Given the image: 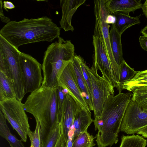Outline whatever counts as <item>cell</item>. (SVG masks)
Instances as JSON below:
<instances>
[{
  "label": "cell",
  "mask_w": 147,
  "mask_h": 147,
  "mask_svg": "<svg viewBox=\"0 0 147 147\" xmlns=\"http://www.w3.org/2000/svg\"><path fill=\"white\" fill-rule=\"evenodd\" d=\"M61 28L46 16L17 21H10L0 30V35L18 49L22 45L52 42L60 36Z\"/></svg>",
  "instance_id": "6da1fadb"
},
{
  "label": "cell",
  "mask_w": 147,
  "mask_h": 147,
  "mask_svg": "<svg viewBox=\"0 0 147 147\" xmlns=\"http://www.w3.org/2000/svg\"><path fill=\"white\" fill-rule=\"evenodd\" d=\"M132 93L119 92L109 96L105 102L100 117L93 121L95 130H98L96 141L98 147H111L118 141L122 119Z\"/></svg>",
  "instance_id": "7a4b0ae2"
},
{
  "label": "cell",
  "mask_w": 147,
  "mask_h": 147,
  "mask_svg": "<svg viewBox=\"0 0 147 147\" xmlns=\"http://www.w3.org/2000/svg\"><path fill=\"white\" fill-rule=\"evenodd\" d=\"M57 87L41 86L30 93L24 104L25 111L38 120L40 125L42 141L57 123Z\"/></svg>",
  "instance_id": "3957f363"
},
{
  "label": "cell",
  "mask_w": 147,
  "mask_h": 147,
  "mask_svg": "<svg viewBox=\"0 0 147 147\" xmlns=\"http://www.w3.org/2000/svg\"><path fill=\"white\" fill-rule=\"evenodd\" d=\"M58 38L47 47L42 64V85L48 87L58 86L59 78L75 55L74 46L70 40H65L60 36Z\"/></svg>",
  "instance_id": "277c9868"
},
{
  "label": "cell",
  "mask_w": 147,
  "mask_h": 147,
  "mask_svg": "<svg viewBox=\"0 0 147 147\" xmlns=\"http://www.w3.org/2000/svg\"><path fill=\"white\" fill-rule=\"evenodd\" d=\"M20 51L0 35V71L11 82L16 98L22 102L24 96V83L20 61Z\"/></svg>",
  "instance_id": "5b68a950"
},
{
  "label": "cell",
  "mask_w": 147,
  "mask_h": 147,
  "mask_svg": "<svg viewBox=\"0 0 147 147\" xmlns=\"http://www.w3.org/2000/svg\"><path fill=\"white\" fill-rule=\"evenodd\" d=\"M94 11L95 24L93 35L100 41L104 48L113 69L116 81L119 82L120 65L116 62L111 46L109 27L106 22L107 16L109 14L105 5V0H95Z\"/></svg>",
  "instance_id": "8992f818"
},
{
  "label": "cell",
  "mask_w": 147,
  "mask_h": 147,
  "mask_svg": "<svg viewBox=\"0 0 147 147\" xmlns=\"http://www.w3.org/2000/svg\"><path fill=\"white\" fill-rule=\"evenodd\" d=\"M86 67L92 86L94 118H98L101 115L105 101L109 96H114V88L98 75L97 70L93 66L89 68L86 65Z\"/></svg>",
  "instance_id": "52a82bcc"
},
{
  "label": "cell",
  "mask_w": 147,
  "mask_h": 147,
  "mask_svg": "<svg viewBox=\"0 0 147 147\" xmlns=\"http://www.w3.org/2000/svg\"><path fill=\"white\" fill-rule=\"evenodd\" d=\"M20 61L24 83V94L30 93L42 86V65L31 55L20 52Z\"/></svg>",
  "instance_id": "ba28073f"
},
{
  "label": "cell",
  "mask_w": 147,
  "mask_h": 147,
  "mask_svg": "<svg viewBox=\"0 0 147 147\" xmlns=\"http://www.w3.org/2000/svg\"><path fill=\"white\" fill-rule=\"evenodd\" d=\"M147 126V112L131 98L123 116L120 131L128 134H133Z\"/></svg>",
  "instance_id": "9c48e42d"
},
{
  "label": "cell",
  "mask_w": 147,
  "mask_h": 147,
  "mask_svg": "<svg viewBox=\"0 0 147 147\" xmlns=\"http://www.w3.org/2000/svg\"><path fill=\"white\" fill-rule=\"evenodd\" d=\"M92 44L94 48L92 65L100 71L102 77L110 84L118 90V86L105 50L100 40L93 35Z\"/></svg>",
  "instance_id": "30bf717a"
},
{
  "label": "cell",
  "mask_w": 147,
  "mask_h": 147,
  "mask_svg": "<svg viewBox=\"0 0 147 147\" xmlns=\"http://www.w3.org/2000/svg\"><path fill=\"white\" fill-rule=\"evenodd\" d=\"M58 86L68 91V94L82 109L90 112L77 83L72 62L67 65L61 74L58 80Z\"/></svg>",
  "instance_id": "8fae6325"
},
{
  "label": "cell",
  "mask_w": 147,
  "mask_h": 147,
  "mask_svg": "<svg viewBox=\"0 0 147 147\" xmlns=\"http://www.w3.org/2000/svg\"><path fill=\"white\" fill-rule=\"evenodd\" d=\"M0 109L4 116H10L18 122L27 133L30 126L24 104L16 98L9 99L0 102Z\"/></svg>",
  "instance_id": "7c38bea8"
},
{
  "label": "cell",
  "mask_w": 147,
  "mask_h": 147,
  "mask_svg": "<svg viewBox=\"0 0 147 147\" xmlns=\"http://www.w3.org/2000/svg\"><path fill=\"white\" fill-rule=\"evenodd\" d=\"M78 107L71 96L68 94H66L60 125L61 132L66 143Z\"/></svg>",
  "instance_id": "4fadbf2b"
},
{
  "label": "cell",
  "mask_w": 147,
  "mask_h": 147,
  "mask_svg": "<svg viewBox=\"0 0 147 147\" xmlns=\"http://www.w3.org/2000/svg\"><path fill=\"white\" fill-rule=\"evenodd\" d=\"M86 0H61L60 5L62 16L59 22L60 28L65 32H73L74 28L71 24L73 16L78 8Z\"/></svg>",
  "instance_id": "5bb4252c"
},
{
  "label": "cell",
  "mask_w": 147,
  "mask_h": 147,
  "mask_svg": "<svg viewBox=\"0 0 147 147\" xmlns=\"http://www.w3.org/2000/svg\"><path fill=\"white\" fill-rule=\"evenodd\" d=\"M105 5L109 14L119 12L129 15L130 12L141 8V0H105Z\"/></svg>",
  "instance_id": "9a60e30c"
},
{
  "label": "cell",
  "mask_w": 147,
  "mask_h": 147,
  "mask_svg": "<svg viewBox=\"0 0 147 147\" xmlns=\"http://www.w3.org/2000/svg\"><path fill=\"white\" fill-rule=\"evenodd\" d=\"M80 55H75L72 61L73 68L79 88L90 111H93L91 96L84 79L81 68Z\"/></svg>",
  "instance_id": "2e32d148"
},
{
  "label": "cell",
  "mask_w": 147,
  "mask_h": 147,
  "mask_svg": "<svg viewBox=\"0 0 147 147\" xmlns=\"http://www.w3.org/2000/svg\"><path fill=\"white\" fill-rule=\"evenodd\" d=\"M93 121L91 117V112L86 111L79 106L73 125L74 130V140L80 133L87 130L88 127Z\"/></svg>",
  "instance_id": "e0dca14e"
},
{
  "label": "cell",
  "mask_w": 147,
  "mask_h": 147,
  "mask_svg": "<svg viewBox=\"0 0 147 147\" xmlns=\"http://www.w3.org/2000/svg\"><path fill=\"white\" fill-rule=\"evenodd\" d=\"M121 35L117 30L114 24H112L109 31L111 46L114 59L117 64L119 65L124 60L121 40Z\"/></svg>",
  "instance_id": "ac0fdd59"
},
{
  "label": "cell",
  "mask_w": 147,
  "mask_h": 147,
  "mask_svg": "<svg viewBox=\"0 0 147 147\" xmlns=\"http://www.w3.org/2000/svg\"><path fill=\"white\" fill-rule=\"evenodd\" d=\"M116 17V21L114 24L119 33L121 35L128 28L136 24L140 23V15L135 17L119 12L112 14Z\"/></svg>",
  "instance_id": "d6986e66"
},
{
  "label": "cell",
  "mask_w": 147,
  "mask_h": 147,
  "mask_svg": "<svg viewBox=\"0 0 147 147\" xmlns=\"http://www.w3.org/2000/svg\"><path fill=\"white\" fill-rule=\"evenodd\" d=\"M6 119L0 110V135L6 139L11 147H25L21 140H19L11 132Z\"/></svg>",
  "instance_id": "ffe728a7"
},
{
  "label": "cell",
  "mask_w": 147,
  "mask_h": 147,
  "mask_svg": "<svg viewBox=\"0 0 147 147\" xmlns=\"http://www.w3.org/2000/svg\"><path fill=\"white\" fill-rule=\"evenodd\" d=\"M147 87V69L138 71L135 76L131 80L124 83L122 90L125 89L132 92L135 89Z\"/></svg>",
  "instance_id": "44dd1931"
},
{
  "label": "cell",
  "mask_w": 147,
  "mask_h": 147,
  "mask_svg": "<svg viewBox=\"0 0 147 147\" xmlns=\"http://www.w3.org/2000/svg\"><path fill=\"white\" fill-rule=\"evenodd\" d=\"M16 98L12 83L5 74L0 71V102Z\"/></svg>",
  "instance_id": "7402d4cb"
},
{
  "label": "cell",
  "mask_w": 147,
  "mask_h": 147,
  "mask_svg": "<svg viewBox=\"0 0 147 147\" xmlns=\"http://www.w3.org/2000/svg\"><path fill=\"white\" fill-rule=\"evenodd\" d=\"M147 144V140L138 134L123 135L121 138L119 147H145Z\"/></svg>",
  "instance_id": "603a6c76"
},
{
  "label": "cell",
  "mask_w": 147,
  "mask_h": 147,
  "mask_svg": "<svg viewBox=\"0 0 147 147\" xmlns=\"http://www.w3.org/2000/svg\"><path fill=\"white\" fill-rule=\"evenodd\" d=\"M61 133L60 124L57 123L51 128L42 140L41 147H55Z\"/></svg>",
  "instance_id": "cb8c5ba5"
},
{
  "label": "cell",
  "mask_w": 147,
  "mask_h": 147,
  "mask_svg": "<svg viewBox=\"0 0 147 147\" xmlns=\"http://www.w3.org/2000/svg\"><path fill=\"white\" fill-rule=\"evenodd\" d=\"M137 71L134 68H131L124 59L120 65L119 73V90L121 92L123 90V84L127 81L131 80L136 75Z\"/></svg>",
  "instance_id": "d4e9b609"
},
{
  "label": "cell",
  "mask_w": 147,
  "mask_h": 147,
  "mask_svg": "<svg viewBox=\"0 0 147 147\" xmlns=\"http://www.w3.org/2000/svg\"><path fill=\"white\" fill-rule=\"evenodd\" d=\"M94 138L87 130L80 133L74 140L72 147H93Z\"/></svg>",
  "instance_id": "484cf974"
},
{
  "label": "cell",
  "mask_w": 147,
  "mask_h": 147,
  "mask_svg": "<svg viewBox=\"0 0 147 147\" xmlns=\"http://www.w3.org/2000/svg\"><path fill=\"white\" fill-rule=\"evenodd\" d=\"M132 92V99L144 111L147 112V87L136 88Z\"/></svg>",
  "instance_id": "4316f807"
},
{
  "label": "cell",
  "mask_w": 147,
  "mask_h": 147,
  "mask_svg": "<svg viewBox=\"0 0 147 147\" xmlns=\"http://www.w3.org/2000/svg\"><path fill=\"white\" fill-rule=\"evenodd\" d=\"M36 125L35 130L32 131L30 129L27 131L31 143L30 147H41L42 140L40 123L37 120H35Z\"/></svg>",
  "instance_id": "83f0119b"
},
{
  "label": "cell",
  "mask_w": 147,
  "mask_h": 147,
  "mask_svg": "<svg viewBox=\"0 0 147 147\" xmlns=\"http://www.w3.org/2000/svg\"><path fill=\"white\" fill-rule=\"evenodd\" d=\"M56 91L57 102V118L58 122L60 124L66 94L64 92L63 88L59 86L57 87Z\"/></svg>",
  "instance_id": "f1b7e54d"
},
{
  "label": "cell",
  "mask_w": 147,
  "mask_h": 147,
  "mask_svg": "<svg viewBox=\"0 0 147 147\" xmlns=\"http://www.w3.org/2000/svg\"><path fill=\"white\" fill-rule=\"evenodd\" d=\"M79 59L83 76L87 84L88 90L92 98V86L90 79L86 67V62L84 61L83 58L80 55L79 56Z\"/></svg>",
  "instance_id": "f546056e"
},
{
  "label": "cell",
  "mask_w": 147,
  "mask_h": 147,
  "mask_svg": "<svg viewBox=\"0 0 147 147\" xmlns=\"http://www.w3.org/2000/svg\"><path fill=\"white\" fill-rule=\"evenodd\" d=\"M74 140V130L73 126L69 130L67 141L65 147H72Z\"/></svg>",
  "instance_id": "4dcf8cb0"
},
{
  "label": "cell",
  "mask_w": 147,
  "mask_h": 147,
  "mask_svg": "<svg viewBox=\"0 0 147 147\" xmlns=\"http://www.w3.org/2000/svg\"><path fill=\"white\" fill-rule=\"evenodd\" d=\"M140 46L144 51H147V36L142 35L140 36L139 38Z\"/></svg>",
  "instance_id": "1f68e13d"
},
{
  "label": "cell",
  "mask_w": 147,
  "mask_h": 147,
  "mask_svg": "<svg viewBox=\"0 0 147 147\" xmlns=\"http://www.w3.org/2000/svg\"><path fill=\"white\" fill-rule=\"evenodd\" d=\"M0 17L1 21L4 23H7L9 22L10 20L9 18L8 17L5 16L3 12V3L1 0L0 1Z\"/></svg>",
  "instance_id": "d6a6232c"
},
{
  "label": "cell",
  "mask_w": 147,
  "mask_h": 147,
  "mask_svg": "<svg viewBox=\"0 0 147 147\" xmlns=\"http://www.w3.org/2000/svg\"><path fill=\"white\" fill-rule=\"evenodd\" d=\"M66 143L61 132V135L55 147H65Z\"/></svg>",
  "instance_id": "836d02e7"
},
{
  "label": "cell",
  "mask_w": 147,
  "mask_h": 147,
  "mask_svg": "<svg viewBox=\"0 0 147 147\" xmlns=\"http://www.w3.org/2000/svg\"><path fill=\"white\" fill-rule=\"evenodd\" d=\"M3 3V8L7 11H8L7 9H13L15 7L11 1H4Z\"/></svg>",
  "instance_id": "e575fe53"
},
{
  "label": "cell",
  "mask_w": 147,
  "mask_h": 147,
  "mask_svg": "<svg viewBox=\"0 0 147 147\" xmlns=\"http://www.w3.org/2000/svg\"><path fill=\"white\" fill-rule=\"evenodd\" d=\"M116 21L115 17L113 14H109L106 17V22L108 24H114Z\"/></svg>",
  "instance_id": "d590c367"
},
{
  "label": "cell",
  "mask_w": 147,
  "mask_h": 147,
  "mask_svg": "<svg viewBox=\"0 0 147 147\" xmlns=\"http://www.w3.org/2000/svg\"><path fill=\"white\" fill-rule=\"evenodd\" d=\"M136 134L141 135L144 137L147 138V126L140 129Z\"/></svg>",
  "instance_id": "8d00e7d4"
},
{
  "label": "cell",
  "mask_w": 147,
  "mask_h": 147,
  "mask_svg": "<svg viewBox=\"0 0 147 147\" xmlns=\"http://www.w3.org/2000/svg\"><path fill=\"white\" fill-rule=\"evenodd\" d=\"M141 9L143 13L147 18V0L142 5Z\"/></svg>",
  "instance_id": "74e56055"
},
{
  "label": "cell",
  "mask_w": 147,
  "mask_h": 147,
  "mask_svg": "<svg viewBox=\"0 0 147 147\" xmlns=\"http://www.w3.org/2000/svg\"><path fill=\"white\" fill-rule=\"evenodd\" d=\"M141 33L143 35L147 36V25L141 30Z\"/></svg>",
  "instance_id": "f35d334b"
},
{
  "label": "cell",
  "mask_w": 147,
  "mask_h": 147,
  "mask_svg": "<svg viewBox=\"0 0 147 147\" xmlns=\"http://www.w3.org/2000/svg\"></svg>",
  "instance_id": "ab89813d"
}]
</instances>
